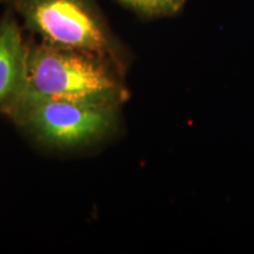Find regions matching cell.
<instances>
[{
	"label": "cell",
	"instance_id": "cell-1",
	"mask_svg": "<svg viewBox=\"0 0 254 254\" xmlns=\"http://www.w3.org/2000/svg\"><path fill=\"white\" fill-rule=\"evenodd\" d=\"M122 69L113 60L97 53L41 41L28 46L27 84L21 97L120 107L128 97Z\"/></svg>",
	"mask_w": 254,
	"mask_h": 254
},
{
	"label": "cell",
	"instance_id": "cell-2",
	"mask_svg": "<svg viewBox=\"0 0 254 254\" xmlns=\"http://www.w3.org/2000/svg\"><path fill=\"white\" fill-rule=\"evenodd\" d=\"M119 109L24 95L7 117L43 146L71 151L95 145L112 135L119 127Z\"/></svg>",
	"mask_w": 254,
	"mask_h": 254
},
{
	"label": "cell",
	"instance_id": "cell-3",
	"mask_svg": "<svg viewBox=\"0 0 254 254\" xmlns=\"http://www.w3.org/2000/svg\"><path fill=\"white\" fill-rule=\"evenodd\" d=\"M43 43L97 53L123 68L118 41L94 0H6Z\"/></svg>",
	"mask_w": 254,
	"mask_h": 254
},
{
	"label": "cell",
	"instance_id": "cell-4",
	"mask_svg": "<svg viewBox=\"0 0 254 254\" xmlns=\"http://www.w3.org/2000/svg\"><path fill=\"white\" fill-rule=\"evenodd\" d=\"M28 46L11 11L0 19V113L7 114L27 84Z\"/></svg>",
	"mask_w": 254,
	"mask_h": 254
},
{
	"label": "cell",
	"instance_id": "cell-5",
	"mask_svg": "<svg viewBox=\"0 0 254 254\" xmlns=\"http://www.w3.org/2000/svg\"><path fill=\"white\" fill-rule=\"evenodd\" d=\"M120 1L145 17L161 18L179 13L186 0H120Z\"/></svg>",
	"mask_w": 254,
	"mask_h": 254
}]
</instances>
